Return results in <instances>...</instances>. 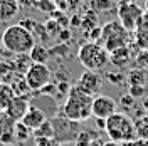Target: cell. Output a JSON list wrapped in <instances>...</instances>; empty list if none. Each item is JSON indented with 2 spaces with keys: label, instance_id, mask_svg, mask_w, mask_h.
<instances>
[{
  "label": "cell",
  "instance_id": "obj_24",
  "mask_svg": "<svg viewBox=\"0 0 148 146\" xmlns=\"http://www.w3.org/2000/svg\"><path fill=\"white\" fill-rule=\"evenodd\" d=\"M135 65L141 69V71H145L148 72V49H143V50H140L136 57H135Z\"/></svg>",
  "mask_w": 148,
  "mask_h": 146
},
{
  "label": "cell",
  "instance_id": "obj_34",
  "mask_svg": "<svg viewBox=\"0 0 148 146\" xmlns=\"http://www.w3.org/2000/svg\"><path fill=\"white\" fill-rule=\"evenodd\" d=\"M69 37H71V32H69V30H61V32H59V39H61V42L69 40Z\"/></svg>",
  "mask_w": 148,
  "mask_h": 146
},
{
  "label": "cell",
  "instance_id": "obj_29",
  "mask_svg": "<svg viewBox=\"0 0 148 146\" xmlns=\"http://www.w3.org/2000/svg\"><path fill=\"white\" fill-rule=\"evenodd\" d=\"M106 79H110V82L111 84H116V86H121V84H123V82L126 81V79H125V76H123V74L121 72H108L106 74Z\"/></svg>",
  "mask_w": 148,
  "mask_h": 146
},
{
  "label": "cell",
  "instance_id": "obj_2",
  "mask_svg": "<svg viewBox=\"0 0 148 146\" xmlns=\"http://www.w3.org/2000/svg\"><path fill=\"white\" fill-rule=\"evenodd\" d=\"M2 44L3 49L12 55H27L36 46V39L25 27L20 24H14L3 30L2 34Z\"/></svg>",
  "mask_w": 148,
  "mask_h": 146
},
{
  "label": "cell",
  "instance_id": "obj_31",
  "mask_svg": "<svg viewBox=\"0 0 148 146\" xmlns=\"http://www.w3.org/2000/svg\"><path fill=\"white\" fill-rule=\"evenodd\" d=\"M123 146H148V139H143V138H136L135 141L123 143Z\"/></svg>",
  "mask_w": 148,
  "mask_h": 146
},
{
  "label": "cell",
  "instance_id": "obj_17",
  "mask_svg": "<svg viewBox=\"0 0 148 146\" xmlns=\"http://www.w3.org/2000/svg\"><path fill=\"white\" fill-rule=\"evenodd\" d=\"M20 12L18 0H0V22L9 24L12 18H15Z\"/></svg>",
  "mask_w": 148,
  "mask_h": 146
},
{
  "label": "cell",
  "instance_id": "obj_18",
  "mask_svg": "<svg viewBox=\"0 0 148 146\" xmlns=\"http://www.w3.org/2000/svg\"><path fill=\"white\" fill-rule=\"evenodd\" d=\"M133 34H135V39H133L135 46L138 47L140 50L148 49V12H145V15L141 18V24Z\"/></svg>",
  "mask_w": 148,
  "mask_h": 146
},
{
  "label": "cell",
  "instance_id": "obj_4",
  "mask_svg": "<svg viewBox=\"0 0 148 146\" xmlns=\"http://www.w3.org/2000/svg\"><path fill=\"white\" fill-rule=\"evenodd\" d=\"M131 34L128 29L121 24L118 18L114 20H108L106 24L101 25V35H99V44H101L108 52H113L120 47L130 46L131 44Z\"/></svg>",
  "mask_w": 148,
  "mask_h": 146
},
{
  "label": "cell",
  "instance_id": "obj_3",
  "mask_svg": "<svg viewBox=\"0 0 148 146\" xmlns=\"http://www.w3.org/2000/svg\"><path fill=\"white\" fill-rule=\"evenodd\" d=\"M104 131H106V134L111 141H116L121 145L135 141L138 138L136 123L133 121L131 116L125 114V113H114L113 116H110L106 119Z\"/></svg>",
  "mask_w": 148,
  "mask_h": 146
},
{
  "label": "cell",
  "instance_id": "obj_40",
  "mask_svg": "<svg viewBox=\"0 0 148 146\" xmlns=\"http://www.w3.org/2000/svg\"><path fill=\"white\" fill-rule=\"evenodd\" d=\"M37 2H39V0H37Z\"/></svg>",
  "mask_w": 148,
  "mask_h": 146
},
{
  "label": "cell",
  "instance_id": "obj_33",
  "mask_svg": "<svg viewBox=\"0 0 148 146\" xmlns=\"http://www.w3.org/2000/svg\"><path fill=\"white\" fill-rule=\"evenodd\" d=\"M94 7L98 10L106 9V7H111V2H108V0H94Z\"/></svg>",
  "mask_w": 148,
  "mask_h": 146
},
{
  "label": "cell",
  "instance_id": "obj_8",
  "mask_svg": "<svg viewBox=\"0 0 148 146\" xmlns=\"http://www.w3.org/2000/svg\"><path fill=\"white\" fill-rule=\"evenodd\" d=\"M145 15L143 9L135 2H125L118 5V20L130 32H135L138 25L141 24V18Z\"/></svg>",
  "mask_w": 148,
  "mask_h": 146
},
{
  "label": "cell",
  "instance_id": "obj_39",
  "mask_svg": "<svg viewBox=\"0 0 148 146\" xmlns=\"http://www.w3.org/2000/svg\"><path fill=\"white\" fill-rule=\"evenodd\" d=\"M145 12H148V2H147V5H145Z\"/></svg>",
  "mask_w": 148,
  "mask_h": 146
},
{
  "label": "cell",
  "instance_id": "obj_21",
  "mask_svg": "<svg viewBox=\"0 0 148 146\" xmlns=\"http://www.w3.org/2000/svg\"><path fill=\"white\" fill-rule=\"evenodd\" d=\"M32 138L34 139H51V138H54V129H52L51 121L47 119L42 126H39L37 129H34L32 131Z\"/></svg>",
  "mask_w": 148,
  "mask_h": 146
},
{
  "label": "cell",
  "instance_id": "obj_37",
  "mask_svg": "<svg viewBox=\"0 0 148 146\" xmlns=\"http://www.w3.org/2000/svg\"><path fill=\"white\" fill-rule=\"evenodd\" d=\"M143 106L148 109V96H145V98H143Z\"/></svg>",
  "mask_w": 148,
  "mask_h": 146
},
{
  "label": "cell",
  "instance_id": "obj_1",
  "mask_svg": "<svg viewBox=\"0 0 148 146\" xmlns=\"http://www.w3.org/2000/svg\"><path fill=\"white\" fill-rule=\"evenodd\" d=\"M92 98L91 94L77 89L76 86L71 87V91L66 96L64 104L61 106V114L66 118L73 119L76 123H84L92 116Z\"/></svg>",
  "mask_w": 148,
  "mask_h": 146
},
{
  "label": "cell",
  "instance_id": "obj_22",
  "mask_svg": "<svg viewBox=\"0 0 148 146\" xmlns=\"http://www.w3.org/2000/svg\"><path fill=\"white\" fill-rule=\"evenodd\" d=\"M81 2H83V0H54L56 9L61 10V12H64V14L74 12V10L81 5Z\"/></svg>",
  "mask_w": 148,
  "mask_h": 146
},
{
  "label": "cell",
  "instance_id": "obj_9",
  "mask_svg": "<svg viewBox=\"0 0 148 146\" xmlns=\"http://www.w3.org/2000/svg\"><path fill=\"white\" fill-rule=\"evenodd\" d=\"M118 102L108 94H98L92 99V118L96 119H108L114 113H118Z\"/></svg>",
  "mask_w": 148,
  "mask_h": 146
},
{
  "label": "cell",
  "instance_id": "obj_16",
  "mask_svg": "<svg viewBox=\"0 0 148 146\" xmlns=\"http://www.w3.org/2000/svg\"><path fill=\"white\" fill-rule=\"evenodd\" d=\"M46 121H47V114L40 109V108H37V106H30L29 111H27V114L22 119V123H24L29 129H32V131L37 129L39 126H42Z\"/></svg>",
  "mask_w": 148,
  "mask_h": 146
},
{
  "label": "cell",
  "instance_id": "obj_5",
  "mask_svg": "<svg viewBox=\"0 0 148 146\" xmlns=\"http://www.w3.org/2000/svg\"><path fill=\"white\" fill-rule=\"evenodd\" d=\"M77 59L88 71H101L110 64V52L99 42H84L77 50Z\"/></svg>",
  "mask_w": 148,
  "mask_h": 146
},
{
  "label": "cell",
  "instance_id": "obj_10",
  "mask_svg": "<svg viewBox=\"0 0 148 146\" xmlns=\"http://www.w3.org/2000/svg\"><path fill=\"white\" fill-rule=\"evenodd\" d=\"M126 84H128L130 96H133L135 99L136 98H145V94H147V72L135 67L126 76Z\"/></svg>",
  "mask_w": 148,
  "mask_h": 146
},
{
  "label": "cell",
  "instance_id": "obj_36",
  "mask_svg": "<svg viewBox=\"0 0 148 146\" xmlns=\"http://www.w3.org/2000/svg\"><path fill=\"white\" fill-rule=\"evenodd\" d=\"M3 52H5V49H3V44H2V39H0V62H2V59H3Z\"/></svg>",
  "mask_w": 148,
  "mask_h": 146
},
{
  "label": "cell",
  "instance_id": "obj_14",
  "mask_svg": "<svg viewBox=\"0 0 148 146\" xmlns=\"http://www.w3.org/2000/svg\"><path fill=\"white\" fill-rule=\"evenodd\" d=\"M15 123L5 111H0V139L9 146L15 143Z\"/></svg>",
  "mask_w": 148,
  "mask_h": 146
},
{
  "label": "cell",
  "instance_id": "obj_32",
  "mask_svg": "<svg viewBox=\"0 0 148 146\" xmlns=\"http://www.w3.org/2000/svg\"><path fill=\"white\" fill-rule=\"evenodd\" d=\"M133 102H135V98H133V96H125V98H121V101L120 102H118V104H120V106H126V108H131V104H133Z\"/></svg>",
  "mask_w": 148,
  "mask_h": 146
},
{
  "label": "cell",
  "instance_id": "obj_23",
  "mask_svg": "<svg viewBox=\"0 0 148 146\" xmlns=\"http://www.w3.org/2000/svg\"><path fill=\"white\" fill-rule=\"evenodd\" d=\"M32 136V129H29L22 121L15 123V141H27L29 138Z\"/></svg>",
  "mask_w": 148,
  "mask_h": 146
},
{
  "label": "cell",
  "instance_id": "obj_28",
  "mask_svg": "<svg viewBox=\"0 0 148 146\" xmlns=\"http://www.w3.org/2000/svg\"><path fill=\"white\" fill-rule=\"evenodd\" d=\"M136 129H138V138L148 139V118H143L140 123H136Z\"/></svg>",
  "mask_w": 148,
  "mask_h": 146
},
{
  "label": "cell",
  "instance_id": "obj_30",
  "mask_svg": "<svg viewBox=\"0 0 148 146\" xmlns=\"http://www.w3.org/2000/svg\"><path fill=\"white\" fill-rule=\"evenodd\" d=\"M34 143H36V146H59V143L54 138H51V139H34Z\"/></svg>",
  "mask_w": 148,
  "mask_h": 146
},
{
  "label": "cell",
  "instance_id": "obj_7",
  "mask_svg": "<svg viewBox=\"0 0 148 146\" xmlns=\"http://www.w3.org/2000/svg\"><path fill=\"white\" fill-rule=\"evenodd\" d=\"M24 77H25V82L30 91H42L52 81V71L47 64H34L32 62L27 72L24 74Z\"/></svg>",
  "mask_w": 148,
  "mask_h": 146
},
{
  "label": "cell",
  "instance_id": "obj_27",
  "mask_svg": "<svg viewBox=\"0 0 148 146\" xmlns=\"http://www.w3.org/2000/svg\"><path fill=\"white\" fill-rule=\"evenodd\" d=\"M92 141V136L89 131H81L79 133V136H77V139H76V145L77 146H89Z\"/></svg>",
  "mask_w": 148,
  "mask_h": 146
},
{
  "label": "cell",
  "instance_id": "obj_6",
  "mask_svg": "<svg viewBox=\"0 0 148 146\" xmlns=\"http://www.w3.org/2000/svg\"><path fill=\"white\" fill-rule=\"evenodd\" d=\"M49 121H51L52 129H54V139L59 145L76 143V139H77L79 133H81V129H79L81 123H76L73 119L66 118L64 114H61V113L52 116Z\"/></svg>",
  "mask_w": 148,
  "mask_h": 146
},
{
  "label": "cell",
  "instance_id": "obj_26",
  "mask_svg": "<svg viewBox=\"0 0 148 146\" xmlns=\"http://www.w3.org/2000/svg\"><path fill=\"white\" fill-rule=\"evenodd\" d=\"M44 25H46L47 32H49V35H51V37L57 35V34H59V32L62 30V27H61V25H59V24L56 22L54 18H49V20H47V22L44 24Z\"/></svg>",
  "mask_w": 148,
  "mask_h": 146
},
{
  "label": "cell",
  "instance_id": "obj_25",
  "mask_svg": "<svg viewBox=\"0 0 148 146\" xmlns=\"http://www.w3.org/2000/svg\"><path fill=\"white\" fill-rule=\"evenodd\" d=\"M36 9L37 10H40V12H44V14H52L56 9V3H54V0H39L36 3Z\"/></svg>",
  "mask_w": 148,
  "mask_h": 146
},
{
  "label": "cell",
  "instance_id": "obj_35",
  "mask_svg": "<svg viewBox=\"0 0 148 146\" xmlns=\"http://www.w3.org/2000/svg\"><path fill=\"white\" fill-rule=\"evenodd\" d=\"M101 146H123V145H121V143H116V141H111V139H110V141L103 143Z\"/></svg>",
  "mask_w": 148,
  "mask_h": 146
},
{
  "label": "cell",
  "instance_id": "obj_12",
  "mask_svg": "<svg viewBox=\"0 0 148 146\" xmlns=\"http://www.w3.org/2000/svg\"><path fill=\"white\" fill-rule=\"evenodd\" d=\"M135 57H136V54L133 52V46L130 44V46L120 47V49L110 52V62L118 69H125L131 62H135Z\"/></svg>",
  "mask_w": 148,
  "mask_h": 146
},
{
  "label": "cell",
  "instance_id": "obj_20",
  "mask_svg": "<svg viewBox=\"0 0 148 146\" xmlns=\"http://www.w3.org/2000/svg\"><path fill=\"white\" fill-rule=\"evenodd\" d=\"M29 57H30V61L34 64H47V61L51 57V52H49V49L44 47V44H36L34 49L30 50Z\"/></svg>",
  "mask_w": 148,
  "mask_h": 146
},
{
  "label": "cell",
  "instance_id": "obj_38",
  "mask_svg": "<svg viewBox=\"0 0 148 146\" xmlns=\"http://www.w3.org/2000/svg\"><path fill=\"white\" fill-rule=\"evenodd\" d=\"M0 146H7V145H5V143H3V141H2V139H0Z\"/></svg>",
  "mask_w": 148,
  "mask_h": 146
},
{
  "label": "cell",
  "instance_id": "obj_15",
  "mask_svg": "<svg viewBox=\"0 0 148 146\" xmlns=\"http://www.w3.org/2000/svg\"><path fill=\"white\" fill-rule=\"evenodd\" d=\"M22 27H25L34 35V39H36L37 44H44L47 39H51V35H49V32H47V29L44 24H39V22H36L34 18H22L20 22H18Z\"/></svg>",
  "mask_w": 148,
  "mask_h": 146
},
{
  "label": "cell",
  "instance_id": "obj_11",
  "mask_svg": "<svg viewBox=\"0 0 148 146\" xmlns=\"http://www.w3.org/2000/svg\"><path fill=\"white\" fill-rule=\"evenodd\" d=\"M74 86H76L77 89H81V91L94 96L96 92L101 91L103 79L96 71H88V69H86V71L79 76V79H77V82H76Z\"/></svg>",
  "mask_w": 148,
  "mask_h": 146
},
{
  "label": "cell",
  "instance_id": "obj_13",
  "mask_svg": "<svg viewBox=\"0 0 148 146\" xmlns=\"http://www.w3.org/2000/svg\"><path fill=\"white\" fill-rule=\"evenodd\" d=\"M29 108H30V104H29L27 96H18L17 94L14 99L10 101V104L7 106L5 113H7L14 121H22L24 116L27 114Z\"/></svg>",
  "mask_w": 148,
  "mask_h": 146
},
{
  "label": "cell",
  "instance_id": "obj_19",
  "mask_svg": "<svg viewBox=\"0 0 148 146\" xmlns=\"http://www.w3.org/2000/svg\"><path fill=\"white\" fill-rule=\"evenodd\" d=\"M17 96V92L14 89V86L5 81H0V111H5L10 101Z\"/></svg>",
  "mask_w": 148,
  "mask_h": 146
}]
</instances>
